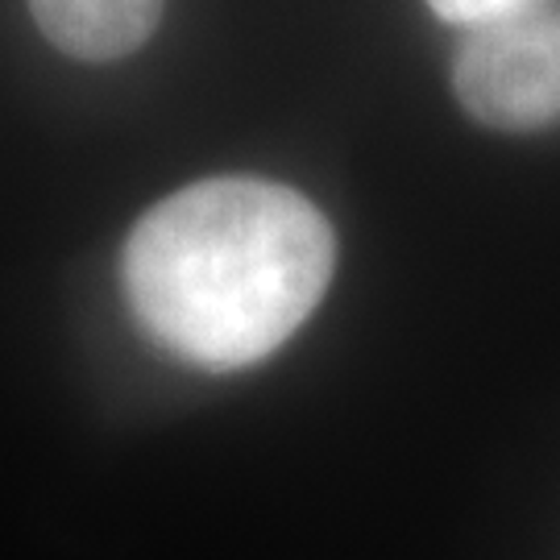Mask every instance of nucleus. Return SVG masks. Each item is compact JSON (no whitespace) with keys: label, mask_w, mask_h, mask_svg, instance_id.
<instances>
[{"label":"nucleus","mask_w":560,"mask_h":560,"mask_svg":"<svg viewBox=\"0 0 560 560\" xmlns=\"http://www.w3.org/2000/svg\"><path fill=\"white\" fill-rule=\"evenodd\" d=\"M337 237L316 203L270 179H203L154 203L125 241L138 324L200 370L270 358L316 312Z\"/></svg>","instance_id":"obj_1"},{"label":"nucleus","mask_w":560,"mask_h":560,"mask_svg":"<svg viewBox=\"0 0 560 560\" xmlns=\"http://www.w3.org/2000/svg\"><path fill=\"white\" fill-rule=\"evenodd\" d=\"M453 92L478 125L502 133L560 120V13L536 4L474 25L453 59Z\"/></svg>","instance_id":"obj_2"},{"label":"nucleus","mask_w":560,"mask_h":560,"mask_svg":"<svg viewBox=\"0 0 560 560\" xmlns=\"http://www.w3.org/2000/svg\"><path fill=\"white\" fill-rule=\"evenodd\" d=\"M166 0H30L42 38L80 62L133 55L159 30Z\"/></svg>","instance_id":"obj_3"},{"label":"nucleus","mask_w":560,"mask_h":560,"mask_svg":"<svg viewBox=\"0 0 560 560\" xmlns=\"http://www.w3.org/2000/svg\"><path fill=\"white\" fill-rule=\"evenodd\" d=\"M432 4V13L448 25H465V30H474V25H486V21H499V18H511V13H523V9H536L540 0H428Z\"/></svg>","instance_id":"obj_4"}]
</instances>
